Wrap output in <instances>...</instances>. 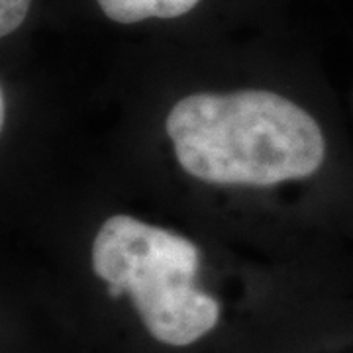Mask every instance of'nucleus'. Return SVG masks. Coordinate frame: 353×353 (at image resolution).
Returning <instances> with one entry per match:
<instances>
[{
    "instance_id": "4",
    "label": "nucleus",
    "mask_w": 353,
    "mask_h": 353,
    "mask_svg": "<svg viewBox=\"0 0 353 353\" xmlns=\"http://www.w3.org/2000/svg\"><path fill=\"white\" fill-rule=\"evenodd\" d=\"M32 0H0V36L6 38L24 24Z\"/></svg>"
},
{
    "instance_id": "1",
    "label": "nucleus",
    "mask_w": 353,
    "mask_h": 353,
    "mask_svg": "<svg viewBox=\"0 0 353 353\" xmlns=\"http://www.w3.org/2000/svg\"><path fill=\"white\" fill-rule=\"evenodd\" d=\"M165 130L179 165L210 185L273 187L314 175L326 157L314 118L271 90L190 94Z\"/></svg>"
},
{
    "instance_id": "3",
    "label": "nucleus",
    "mask_w": 353,
    "mask_h": 353,
    "mask_svg": "<svg viewBox=\"0 0 353 353\" xmlns=\"http://www.w3.org/2000/svg\"><path fill=\"white\" fill-rule=\"evenodd\" d=\"M102 12L118 24H136L148 18H179L199 0H97Z\"/></svg>"
},
{
    "instance_id": "2",
    "label": "nucleus",
    "mask_w": 353,
    "mask_h": 353,
    "mask_svg": "<svg viewBox=\"0 0 353 353\" xmlns=\"http://www.w3.org/2000/svg\"><path fill=\"white\" fill-rule=\"evenodd\" d=\"M90 261L114 296L126 292L150 336L185 347L220 320V304L196 287L201 253L187 238L128 214L110 216L92 241Z\"/></svg>"
}]
</instances>
